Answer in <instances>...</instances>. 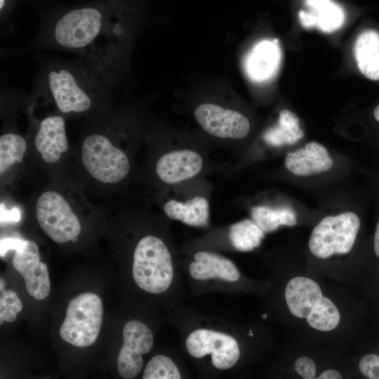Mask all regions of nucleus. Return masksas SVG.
<instances>
[{
	"mask_svg": "<svg viewBox=\"0 0 379 379\" xmlns=\"http://www.w3.org/2000/svg\"><path fill=\"white\" fill-rule=\"evenodd\" d=\"M265 232L253 220L245 219L231 225L230 228V239L232 246L239 251L246 252L258 247Z\"/></svg>",
	"mask_w": 379,
	"mask_h": 379,
	"instance_id": "obj_23",
	"label": "nucleus"
},
{
	"mask_svg": "<svg viewBox=\"0 0 379 379\" xmlns=\"http://www.w3.org/2000/svg\"><path fill=\"white\" fill-rule=\"evenodd\" d=\"M27 149L25 140L14 133L0 137V173L3 175L11 166L22 161Z\"/></svg>",
	"mask_w": 379,
	"mask_h": 379,
	"instance_id": "obj_25",
	"label": "nucleus"
},
{
	"mask_svg": "<svg viewBox=\"0 0 379 379\" xmlns=\"http://www.w3.org/2000/svg\"><path fill=\"white\" fill-rule=\"evenodd\" d=\"M20 218V211L18 208L8 211L3 204H1V222H18Z\"/></svg>",
	"mask_w": 379,
	"mask_h": 379,
	"instance_id": "obj_31",
	"label": "nucleus"
},
{
	"mask_svg": "<svg viewBox=\"0 0 379 379\" xmlns=\"http://www.w3.org/2000/svg\"><path fill=\"white\" fill-rule=\"evenodd\" d=\"M285 166L295 175L307 176L328 171L333 166V160L323 145L311 142L303 148L288 152Z\"/></svg>",
	"mask_w": 379,
	"mask_h": 379,
	"instance_id": "obj_15",
	"label": "nucleus"
},
{
	"mask_svg": "<svg viewBox=\"0 0 379 379\" xmlns=\"http://www.w3.org/2000/svg\"><path fill=\"white\" fill-rule=\"evenodd\" d=\"M303 135L297 116L288 109H283L279 114L277 124L265 133L263 139L271 146L279 147L293 145Z\"/></svg>",
	"mask_w": 379,
	"mask_h": 379,
	"instance_id": "obj_21",
	"label": "nucleus"
},
{
	"mask_svg": "<svg viewBox=\"0 0 379 379\" xmlns=\"http://www.w3.org/2000/svg\"><path fill=\"white\" fill-rule=\"evenodd\" d=\"M131 14L121 0H95L45 20L34 44L79 55L115 84L134 33Z\"/></svg>",
	"mask_w": 379,
	"mask_h": 379,
	"instance_id": "obj_1",
	"label": "nucleus"
},
{
	"mask_svg": "<svg viewBox=\"0 0 379 379\" xmlns=\"http://www.w3.org/2000/svg\"><path fill=\"white\" fill-rule=\"evenodd\" d=\"M322 296L319 284L305 277L291 279L285 289V299L289 311L293 316L300 319L308 316Z\"/></svg>",
	"mask_w": 379,
	"mask_h": 379,
	"instance_id": "obj_17",
	"label": "nucleus"
},
{
	"mask_svg": "<svg viewBox=\"0 0 379 379\" xmlns=\"http://www.w3.org/2000/svg\"><path fill=\"white\" fill-rule=\"evenodd\" d=\"M373 117L375 121L379 123V105L373 110Z\"/></svg>",
	"mask_w": 379,
	"mask_h": 379,
	"instance_id": "obj_34",
	"label": "nucleus"
},
{
	"mask_svg": "<svg viewBox=\"0 0 379 379\" xmlns=\"http://www.w3.org/2000/svg\"><path fill=\"white\" fill-rule=\"evenodd\" d=\"M143 379H180V373L169 357L159 354L147 363L143 373Z\"/></svg>",
	"mask_w": 379,
	"mask_h": 379,
	"instance_id": "obj_26",
	"label": "nucleus"
},
{
	"mask_svg": "<svg viewBox=\"0 0 379 379\" xmlns=\"http://www.w3.org/2000/svg\"><path fill=\"white\" fill-rule=\"evenodd\" d=\"M361 222L353 212L323 218L313 229L309 240L311 253L319 258L346 254L352 248Z\"/></svg>",
	"mask_w": 379,
	"mask_h": 379,
	"instance_id": "obj_6",
	"label": "nucleus"
},
{
	"mask_svg": "<svg viewBox=\"0 0 379 379\" xmlns=\"http://www.w3.org/2000/svg\"><path fill=\"white\" fill-rule=\"evenodd\" d=\"M266 317H267V314H264L262 315V318H263V319H265Z\"/></svg>",
	"mask_w": 379,
	"mask_h": 379,
	"instance_id": "obj_36",
	"label": "nucleus"
},
{
	"mask_svg": "<svg viewBox=\"0 0 379 379\" xmlns=\"http://www.w3.org/2000/svg\"><path fill=\"white\" fill-rule=\"evenodd\" d=\"M295 371L305 379H313L316 375V366L307 357H300L295 362Z\"/></svg>",
	"mask_w": 379,
	"mask_h": 379,
	"instance_id": "obj_29",
	"label": "nucleus"
},
{
	"mask_svg": "<svg viewBox=\"0 0 379 379\" xmlns=\"http://www.w3.org/2000/svg\"><path fill=\"white\" fill-rule=\"evenodd\" d=\"M191 276L197 280L219 278L227 281H235L240 274L235 265L218 254L200 251L194 255V261L189 267Z\"/></svg>",
	"mask_w": 379,
	"mask_h": 379,
	"instance_id": "obj_18",
	"label": "nucleus"
},
{
	"mask_svg": "<svg viewBox=\"0 0 379 379\" xmlns=\"http://www.w3.org/2000/svg\"><path fill=\"white\" fill-rule=\"evenodd\" d=\"M132 272L138 286L148 293H161L168 288L173 268L162 240L152 235L140 240L134 251Z\"/></svg>",
	"mask_w": 379,
	"mask_h": 379,
	"instance_id": "obj_3",
	"label": "nucleus"
},
{
	"mask_svg": "<svg viewBox=\"0 0 379 379\" xmlns=\"http://www.w3.org/2000/svg\"><path fill=\"white\" fill-rule=\"evenodd\" d=\"M359 368L366 378L379 379V356L375 354L364 355L359 363Z\"/></svg>",
	"mask_w": 379,
	"mask_h": 379,
	"instance_id": "obj_27",
	"label": "nucleus"
},
{
	"mask_svg": "<svg viewBox=\"0 0 379 379\" xmlns=\"http://www.w3.org/2000/svg\"><path fill=\"white\" fill-rule=\"evenodd\" d=\"M306 319L312 328L321 331H329L338 325L340 315L334 303L329 298L322 296Z\"/></svg>",
	"mask_w": 379,
	"mask_h": 379,
	"instance_id": "obj_24",
	"label": "nucleus"
},
{
	"mask_svg": "<svg viewBox=\"0 0 379 379\" xmlns=\"http://www.w3.org/2000/svg\"><path fill=\"white\" fill-rule=\"evenodd\" d=\"M151 330L142 321L130 320L123 329V345L117 358V371L126 379L135 378L143 365L142 355L153 346Z\"/></svg>",
	"mask_w": 379,
	"mask_h": 379,
	"instance_id": "obj_9",
	"label": "nucleus"
},
{
	"mask_svg": "<svg viewBox=\"0 0 379 379\" xmlns=\"http://www.w3.org/2000/svg\"><path fill=\"white\" fill-rule=\"evenodd\" d=\"M1 291H4V281L2 280V279H1Z\"/></svg>",
	"mask_w": 379,
	"mask_h": 379,
	"instance_id": "obj_35",
	"label": "nucleus"
},
{
	"mask_svg": "<svg viewBox=\"0 0 379 379\" xmlns=\"http://www.w3.org/2000/svg\"><path fill=\"white\" fill-rule=\"evenodd\" d=\"M354 55L361 73L371 80H379V32H362L354 46Z\"/></svg>",
	"mask_w": 379,
	"mask_h": 379,
	"instance_id": "obj_19",
	"label": "nucleus"
},
{
	"mask_svg": "<svg viewBox=\"0 0 379 379\" xmlns=\"http://www.w3.org/2000/svg\"><path fill=\"white\" fill-rule=\"evenodd\" d=\"M102 317V301L97 294L90 292L79 294L67 307L60 335L73 346L88 347L99 335Z\"/></svg>",
	"mask_w": 379,
	"mask_h": 379,
	"instance_id": "obj_4",
	"label": "nucleus"
},
{
	"mask_svg": "<svg viewBox=\"0 0 379 379\" xmlns=\"http://www.w3.org/2000/svg\"><path fill=\"white\" fill-rule=\"evenodd\" d=\"M319 379H340L342 378V375L335 370H326L322 372L319 376Z\"/></svg>",
	"mask_w": 379,
	"mask_h": 379,
	"instance_id": "obj_32",
	"label": "nucleus"
},
{
	"mask_svg": "<svg viewBox=\"0 0 379 379\" xmlns=\"http://www.w3.org/2000/svg\"><path fill=\"white\" fill-rule=\"evenodd\" d=\"M194 115L206 132L218 138L241 139L250 131L249 121L244 114L218 105L201 104L194 109Z\"/></svg>",
	"mask_w": 379,
	"mask_h": 379,
	"instance_id": "obj_10",
	"label": "nucleus"
},
{
	"mask_svg": "<svg viewBox=\"0 0 379 379\" xmlns=\"http://www.w3.org/2000/svg\"><path fill=\"white\" fill-rule=\"evenodd\" d=\"M203 160L196 152L175 150L161 156L156 165V173L164 182L174 184L197 175L202 168Z\"/></svg>",
	"mask_w": 379,
	"mask_h": 379,
	"instance_id": "obj_13",
	"label": "nucleus"
},
{
	"mask_svg": "<svg viewBox=\"0 0 379 379\" xmlns=\"http://www.w3.org/2000/svg\"><path fill=\"white\" fill-rule=\"evenodd\" d=\"M36 215L43 231L54 241H75L80 222L65 199L55 192L43 193L37 200Z\"/></svg>",
	"mask_w": 379,
	"mask_h": 379,
	"instance_id": "obj_7",
	"label": "nucleus"
},
{
	"mask_svg": "<svg viewBox=\"0 0 379 379\" xmlns=\"http://www.w3.org/2000/svg\"><path fill=\"white\" fill-rule=\"evenodd\" d=\"M24 240L14 238H4L1 239L0 253L3 258L8 251L17 250L23 243Z\"/></svg>",
	"mask_w": 379,
	"mask_h": 379,
	"instance_id": "obj_30",
	"label": "nucleus"
},
{
	"mask_svg": "<svg viewBox=\"0 0 379 379\" xmlns=\"http://www.w3.org/2000/svg\"><path fill=\"white\" fill-rule=\"evenodd\" d=\"M15 270L25 280L27 293L36 300L46 298L51 292V281L47 265L40 261L37 244L24 240L15 251L12 260Z\"/></svg>",
	"mask_w": 379,
	"mask_h": 379,
	"instance_id": "obj_11",
	"label": "nucleus"
},
{
	"mask_svg": "<svg viewBox=\"0 0 379 379\" xmlns=\"http://www.w3.org/2000/svg\"><path fill=\"white\" fill-rule=\"evenodd\" d=\"M373 250L375 255L379 258V220L377 223L374 234Z\"/></svg>",
	"mask_w": 379,
	"mask_h": 379,
	"instance_id": "obj_33",
	"label": "nucleus"
},
{
	"mask_svg": "<svg viewBox=\"0 0 379 379\" xmlns=\"http://www.w3.org/2000/svg\"><path fill=\"white\" fill-rule=\"evenodd\" d=\"M186 348L195 358L211 354L213 366L221 370L232 368L240 356L238 343L234 338L208 329L191 333L186 340Z\"/></svg>",
	"mask_w": 379,
	"mask_h": 379,
	"instance_id": "obj_8",
	"label": "nucleus"
},
{
	"mask_svg": "<svg viewBox=\"0 0 379 379\" xmlns=\"http://www.w3.org/2000/svg\"><path fill=\"white\" fill-rule=\"evenodd\" d=\"M251 214L264 232H273L281 225L293 226L297 223L296 214L289 207L274 208L258 206L252 208Z\"/></svg>",
	"mask_w": 379,
	"mask_h": 379,
	"instance_id": "obj_22",
	"label": "nucleus"
},
{
	"mask_svg": "<svg viewBox=\"0 0 379 379\" xmlns=\"http://www.w3.org/2000/svg\"><path fill=\"white\" fill-rule=\"evenodd\" d=\"M281 62V50L277 40H262L250 51L245 60V69L253 81L262 82L277 74Z\"/></svg>",
	"mask_w": 379,
	"mask_h": 379,
	"instance_id": "obj_14",
	"label": "nucleus"
},
{
	"mask_svg": "<svg viewBox=\"0 0 379 379\" xmlns=\"http://www.w3.org/2000/svg\"><path fill=\"white\" fill-rule=\"evenodd\" d=\"M81 160L89 174L103 183L119 182L130 170L124 152L102 133H92L85 138L81 146Z\"/></svg>",
	"mask_w": 379,
	"mask_h": 379,
	"instance_id": "obj_5",
	"label": "nucleus"
},
{
	"mask_svg": "<svg viewBox=\"0 0 379 379\" xmlns=\"http://www.w3.org/2000/svg\"><path fill=\"white\" fill-rule=\"evenodd\" d=\"M22 309V304L14 291L11 290L1 291L0 313H4L9 310L19 313Z\"/></svg>",
	"mask_w": 379,
	"mask_h": 379,
	"instance_id": "obj_28",
	"label": "nucleus"
},
{
	"mask_svg": "<svg viewBox=\"0 0 379 379\" xmlns=\"http://www.w3.org/2000/svg\"><path fill=\"white\" fill-rule=\"evenodd\" d=\"M307 11L301 10L299 19L305 28L317 27L332 32L342 27L345 20L343 8L332 0H305Z\"/></svg>",
	"mask_w": 379,
	"mask_h": 379,
	"instance_id": "obj_16",
	"label": "nucleus"
},
{
	"mask_svg": "<svg viewBox=\"0 0 379 379\" xmlns=\"http://www.w3.org/2000/svg\"><path fill=\"white\" fill-rule=\"evenodd\" d=\"M34 145L44 161H58L68 149L64 118L53 114L42 119L36 131Z\"/></svg>",
	"mask_w": 379,
	"mask_h": 379,
	"instance_id": "obj_12",
	"label": "nucleus"
},
{
	"mask_svg": "<svg viewBox=\"0 0 379 379\" xmlns=\"http://www.w3.org/2000/svg\"><path fill=\"white\" fill-rule=\"evenodd\" d=\"M208 203L203 197H196L185 203L171 200L164 206L166 215L186 225L204 227L209 218Z\"/></svg>",
	"mask_w": 379,
	"mask_h": 379,
	"instance_id": "obj_20",
	"label": "nucleus"
},
{
	"mask_svg": "<svg viewBox=\"0 0 379 379\" xmlns=\"http://www.w3.org/2000/svg\"><path fill=\"white\" fill-rule=\"evenodd\" d=\"M114 83L84 59L52 60L39 70L33 86L36 98L49 100L64 114L89 112Z\"/></svg>",
	"mask_w": 379,
	"mask_h": 379,
	"instance_id": "obj_2",
	"label": "nucleus"
}]
</instances>
